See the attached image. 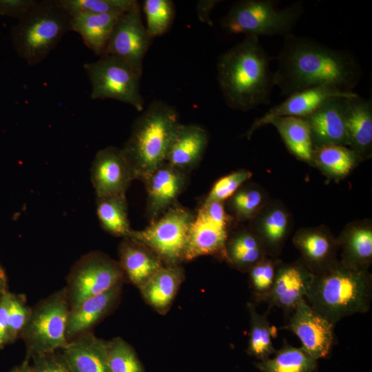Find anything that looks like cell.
Masks as SVG:
<instances>
[{
    "mask_svg": "<svg viewBox=\"0 0 372 372\" xmlns=\"http://www.w3.org/2000/svg\"><path fill=\"white\" fill-rule=\"evenodd\" d=\"M38 2L35 0H0V14L21 20L34 9Z\"/></svg>",
    "mask_w": 372,
    "mask_h": 372,
    "instance_id": "43",
    "label": "cell"
},
{
    "mask_svg": "<svg viewBox=\"0 0 372 372\" xmlns=\"http://www.w3.org/2000/svg\"><path fill=\"white\" fill-rule=\"evenodd\" d=\"M355 94L353 92H344L327 86L309 88L293 93L256 118L247 130L246 136L250 138L257 130L269 124L274 118L283 116L306 118L330 98H351Z\"/></svg>",
    "mask_w": 372,
    "mask_h": 372,
    "instance_id": "15",
    "label": "cell"
},
{
    "mask_svg": "<svg viewBox=\"0 0 372 372\" xmlns=\"http://www.w3.org/2000/svg\"><path fill=\"white\" fill-rule=\"evenodd\" d=\"M119 257L123 273L139 287L163 267V262L155 253L130 238H124Z\"/></svg>",
    "mask_w": 372,
    "mask_h": 372,
    "instance_id": "26",
    "label": "cell"
},
{
    "mask_svg": "<svg viewBox=\"0 0 372 372\" xmlns=\"http://www.w3.org/2000/svg\"><path fill=\"white\" fill-rule=\"evenodd\" d=\"M183 276L178 265L163 266L140 287L143 296L155 309H165L172 302Z\"/></svg>",
    "mask_w": 372,
    "mask_h": 372,
    "instance_id": "30",
    "label": "cell"
},
{
    "mask_svg": "<svg viewBox=\"0 0 372 372\" xmlns=\"http://www.w3.org/2000/svg\"><path fill=\"white\" fill-rule=\"evenodd\" d=\"M234 218L224 203L203 202L190 224L185 260L206 255L225 258L226 242Z\"/></svg>",
    "mask_w": 372,
    "mask_h": 372,
    "instance_id": "10",
    "label": "cell"
},
{
    "mask_svg": "<svg viewBox=\"0 0 372 372\" xmlns=\"http://www.w3.org/2000/svg\"><path fill=\"white\" fill-rule=\"evenodd\" d=\"M91 83L92 99H114L141 112L144 100L140 92L141 78L124 60L103 54L94 62L83 65Z\"/></svg>",
    "mask_w": 372,
    "mask_h": 372,
    "instance_id": "9",
    "label": "cell"
},
{
    "mask_svg": "<svg viewBox=\"0 0 372 372\" xmlns=\"http://www.w3.org/2000/svg\"><path fill=\"white\" fill-rule=\"evenodd\" d=\"M347 147L363 161L372 153L371 101L355 94L347 99L344 111Z\"/></svg>",
    "mask_w": 372,
    "mask_h": 372,
    "instance_id": "22",
    "label": "cell"
},
{
    "mask_svg": "<svg viewBox=\"0 0 372 372\" xmlns=\"http://www.w3.org/2000/svg\"><path fill=\"white\" fill-rule=\"evenodd\" d=\"M9 372H33V371L30 361L24 360L20 365L14 367Z\"/></svg>",
    "mask_w": 372,
    "mask_h": 372,
    "instance_id": "46",
    "label": "cell"
},
{
    "mask_svg": "<svg viewBox=\"0 0 372 372\" xmlns=\"http://www.w3.org/2000/svg\"><path fill=\"white\" fill-rule=\"evenodd\" d=\"M179 124L175 108L161 101L152 102L134 121L122 149L135 179L142 180L166 163L171 141Z\"/></svg>",
    "mask_w": 372,
    "mask_h": 372,
    "instance_id": "4",
    "label": "cell"
},
{
    "mask_svg": "<svg viewBox=\"0 0 372 372\" xmlns=\"http://www.w3.org/2000/svg\"><path fill=\"white\" fill-rule=\"evenodd\" d=\"M32 312L25 298L12 293L8 320L7 342H12L21 334Z\"/></svg>",
    "mask_w": 372,
    "mask_h": 372,
    "instance_id": "41",
    "label": "cell"
},
{
    "mask_svg": "<svg viewBox=\"0 0 372 372\" xmlns=\"http://www.w3.org/2000/svg\"><path fill=\"white\" fill-rule=\"evenodd\" d=\"M194 214L174 204L142 230H133L130 238L155 253L167 265L185 260L187 236Z\"/></svg>",
    "mask_w": 372,
    "mask_h": 372,
    "instance_id": "8",
    "label": "cell"
},
{
    "mask_svg": "<svg viewBox=\"0 0 372 372\" xmlns=\"http://www.w3.org/2000/svg\"><path fill=\"white\" fill-rule=\"evenodd\" d=\"M269 124L278 132L286 147L296 158L312 165L313 145L309 124L304 118L283 116Z\"/></svg>",
    "mask_w": 372,
    "mask_h": 372,
    "instance_id": "29",
    "label": "cell"
},
{
    "mask_svg": "<svg viewBox=\"0 0 372 372\" xmlns=\"http://www.w3.org/2000/svg\"><path fill=\"white\" fill-rule=\"evenodd\" d=\"M61 355L72 372H110L107 341L90 331L69 341Z\"/></svg>",
    "mask_w": 372,
    "mask_h": 372,
    "instance_id": "23",
    "label": "cell"
},
{
    "mask_svg": "<svg viewBox=\"0 0 372 372\" xmlns=\"http://www.w3.org/2000/svg\"><path fill=\"white\" fill-rule=\"evenodd\" d=\"M209 142L207 132L197 124H179L171 141L166 163L187 173L200 162Z\"/></svg>",
    "mask_w": 372,
    "mask_h": 372,
    "instance_id": "21",
    "label": "cell"
},
{
    "mask_svg": "<svg viewBox=\"0 0 372 372\" xmlns=\"http://www.w3.org/2000/svg\"><path fill=\"white\" fill-rule=\"evenodd\" d=\"M250 222V229L262 242L267 255L277 257L291 230L287 208L280 202L269 201Z\"/></svg>",
    "mask_w": 372,
    "mask_h": 372,
    "instance_id": "19",
    "label": "cell"
},
{
    "mask_svg": "<svg viewBox=\"0 0 372 372\" xmlns=\"http://www.w3.org/2000/svg\"><path fill=\"white\" fill-rule=\"evenodd\" d=\"M12 293L6 291L0 297V349L7 344L8 311Z\"/></svg>",
    "mask_w": 372,
    "mask_h": 372,
    "instance_id": "44",
    "label": "cell"
},
{
    "mask_svg": "<svg viewBox=\"0 0 372 372\" xmlns=\"http://www.w3.org/2000/svg\"><path fill=\"white\" fill-rule=\"evenodd\" d=\"M70 309L66 287L39 302L32 309L30 318L20 335L25 342V360L38 354L55 352L64 349L66 324Z\"/></svg>",
    "mask_w": 372,
    "mask_h": 372,
    "instance_id": "7",
    "label": "cell"
},
{
    "mask_svg": "<svg viewBox=\"0 0 372 372\" xmlns=\"http://www.w3.org/2000/svg\"><path fill=\"white\" fill-rule=\"evenodd\" d=\"M110 372H145L133 349L121 338L107 341Z\"/></svg>",
    "mask_w": 372,
    "mask_h": 372,
    "instance_id": "38",
    "label": "cell"
},
{
    "mask_svg": "<svg viewBox=\"0 0 372 372\" xmlns=\"http://www.w3.org/2000/svg\"><path fill=\"white\" fill-rule=\"evenodd\" d=\"M6 279L5 273L2 268L0 267V293L1 294L6 292Z\"/></svg>",
    "mask_w": 372,
    "mask_h": 372,
    "instance_id": "47",
    "label": "cell"
},
{
    "mask_svg": "<svg viewBox=\"0 0 372 372\" xmlns=\"http://www.w3.org/2000/svg\"><path fill=\"white\" fill-rule=\"evenodd\" d=\"M70 30V16L56 0L39 1L12 27V41L19 56L31 66L42 61Z\"/></svg>",
    "mask_w": 372,
    "mask_h": 372,
    "instance_id": "5",
    "label": "cell"
},
{
    "mask_svg": "<svg viewBox=\"0 0 372 372\" xmlns=\"http://www.w3.org/2000/svg\"><path fill=\"white\" fill-rule=\"evenodd\" d=\"M287 319L282 329L293 333L310 356L317 360L329 354L334 343L335 324L314 310L305 298L298 302Z\"/></svg>",
    "mask_w": 372,
    "mask_h": 372,
    "instance_id": "13",
    "label": "cell"
},
{
    "mask_svg": "<svg viewBox=\"0 0 372 372\" xmlns=\"http://www.w3.org/2000/svg\"><path fill=\"white\" fill-rule=\"evenodd\" d=\"M250 318V329L247 353L260 361L273 355L276 349L272 343L273 328L268 320V311L260 314L252 303L247 304Z\"/></svg>",
    "mask_w": 372,
    "mask_h": 372,
    "instance_id": "34",
    "label": "cell"
},
{
    "mask_svg": "<svg viewBox=\"0 0 372 372\" xmlns=\"http://www.w3.org/2000/svg\"><path fill=\"white\" fill-rule=\"evenodd\" d=\"M362 161L351 149L340 145L315 147L312 153V166L335 180L346 177Z\"/></svg>",
    "mask_w": 372,
    "mask_h": 372,
    "instance_id": "31",
    "label": "cell"
},
{
    "mask_svg": "<svg viewBox=\"0 0 372 372\" xmlns=\"http://www.w3.org/2000/svg\"><path fill=\"white\" fill-rule=\"evenodd\" d=\"M123 276L119 263L110 258L100 252L86 254L69 275L66 289L70 308L120 284Z\"/></svg>",
    "mask_w": 372,
    "mask_h": 372,
    "instance_id": "11",
    "label": "cell"
},
{
    "mask_svg": "<svg viewBox=\"0 0 372 372\" xmlns=\"http://www.w3.org/2000/svg\"><path fill=\"white\" fill-rule=\"evenodd\" d=\"M260 372H313L317 360L310 356L302 347L298 348L285 342L273 357L256 364Z\"/></svg>",
    "mask_w": 372,
    "mask_h": 372,
    "instance_id": "33",
    "label": "cell"
},
{
    "mask_svg": "<svg viewBox=\"0 0 372 372\" xmlns=\"http://www.w3.org/2000/svg\"><path fill=\"white\" fill-rule=\"evenodd\" d=\"M124 14V13H123ZM120 13H79L70 17L71 30L81 37L85 45L95 54H104Z\"/></svg>",
    "mask_w": 372,
    "mask_h": 372,
    "instance_id": "27",
    "label": "cell"
},
{
    "mask_svg": "<svg viewBox=\"0 0 372 372\" xmlns=\"http://www.w3.org/2000/svg\"><path fill=\"white\" fill-rule=\"evenodd\" d=\"M186 174L165 163L142 180L147 190V214L150 222L176 204L186 185Z\"/></svg>",
    "mask_w": 372,
    "mask_h": 372,
    "instance_id": "18",
    "label": "cell"
},
{
    "mask_svg": "<svg viewBox=\"0 0 372 372\" xmlns=\"http://www.w3.org/2000/svg\"><path fill=\"white\" fill-rule=\"evenodd\" d=\"M251 172L245 169L234 171L216 180L203 202H222L229 199L251 178Z\"/></svg>",
    "mask_w": 372,
    "mask_h": 372,
    "instance_id": "40",
    "label": "cell"
},
{
    "mask_svg": "<svg viewBox=\"0 0 372 372\" xmlns=\"http://www.w3.org/2000/svg\"><path fill=\"white\" fill-rule=\"evenodd\" d=\"M143 12L146 29L154 39L165 34L171 28L175 17L174 4L171 0H145Z\"/></svg>",
    "mask_w": 372,
    "mask_h": 372,
    "instance_id": "36",
    "label": "cell"
},
{
    "mask_svg": "<svg viewBox=\"0 0 372 372\" xmlns=\"http://www.w3.org/2000/svg\"><path fill=\"white\" fill-rule=\"evenodd\" d=\"M313 278V273L298 260L278 266L273 287L265 302L267 311L274 307L281 309L287 318L298 302L305 298Z\"/></svg>",
    "mask_w": 372,
    "mask_h": 372,
    "instance_id": "16",
    "label": "cell"
},
{
    "mask_svg": "<svg viewBox=\"0 0 372 372\" xmlns=\"http://www.w3.org/2000/svg\"><path fill=\"white\" fill-rule=\"evenodd\" d=\"M90 176L96 197L125 194L135 179L122 148L114 146L106 147L96 154Z\"/></svg>",
    "mask_w": 372,
    "mask_h": 372,
    "instance_id": "14",
    "label": "cell"
},
{
    "mask_svg": "<svg viewBox=\"0 0 372 372\" xmlns=\"http://www.w3.org/2000/svg\"><path fill=\"white\" fill-rule=\"evenodd\" d=\"M280 262L276 258L266 256L249 270V285L256 300L265 301Z\"/></svg>",
    "mask_w": 372,
    "mask_h": 372,
    "instance_id": "39",
    "label": "cell"
},
{
    "mask_svg": "<svg viewBox=\"0 0 372 372\" xmlns=\"http://www.w3.org/2000/svg\"><path fill=\"white\" fill-rule=\"evenodd\" d=\"M120 288L121 283L70 308L65 331L68 341L88 331L94 324L107 313L118 297Z\"/></svg>",
    "mask_w": 372,
    "mask_h": 372,
    "instance_id": "24",
    "label": "cell"
},
{
    "mask_svg": "<svg viewBox=\"0 0 372 372\" xmlns=\"http://www.w3.org/2000/svg\"><path fill=\"white\" fill-rule=\"evenodd\" d=\"M305 300L335 324L345 317L369 311L372 275L368 269L351 267L338 259L313 274Z\"/></svg>",
    "mask_w": 372,
    "mask_h": 372,
    "instance_id": "3",
    "label": "cell"
},
{
    "mask_svg": "<svg viewBox=\"0 0 372 372\" xmlns=\"http://www.w3.org/2000/svg\"><path fill=\"white\" fill-rule=\"evenodd\" d=\"M218 0H203L198 1L196 4V11L198 19L203 23L212 25L211 20V12L215 6L219 3Z\"/></svg>",
    "mask_w": 372,
    "mask_h": 372,
    "instance_id": "45",
    "label": "cell"
},
{
    "mask_svg": "<svg viewBox=\"0 0 372 372\" xmlns=\"http://www.w3.org/2000/svg\"><path fill=\"white\" fill-rule=\"evenodd\" d=\"M228 207L234 220L251 221L269 201L265 191L256 184H244L229 199Z\"/></svg>",
    "mask_w": 372,
    "mask_h": 372,
    "instance_id": "35",
    "label": "cell"
},
{
    "mask_svg": "<svg viewBox=\"0 0 372 372\" xmlns=\"http://www.w3.org/2000/svg\"><path fill=\"white\" fill-rule=\"evenodd\" d=\"M33 372H72L61 353L38 354L30 358Z\"/></svg>",
    "mask_w": 372,
    "mask_h": 372,
    "instance_id": "42",
    "label": "cell"
},
{
    "mask_svg": "<svg viewBox=\"0 0 372 372\" xmlns=\"http://www.w3.org/2000/svg\"><path fill=\"white\" fill-rule=\"evenodd\" d=\"M71 17L79 13H125L138 2L135 0H56Z\"/></svg>",
    "mask_w": 372,
    "mask_h": 372,
    "instance_id": "37",
    "label": "cell"
},
{
    "mask_svg": "<svg viewBox=\"0 0 372 372\" xmlns=\"http://www.w3.org/2000/svg\"><path fill=\"white\" fill-rule=\"evenodd\" d=\"M96 214L101 227L107 232L123 238L129 236L132 229L125 194L96 197Z\"/></svg>",
    "mask_w": 372,
    "mask_h": 372,
    "instance_id": "32",
    "label": "cell"
},
{
    "mask_svg": "<svg viewBox=\"0 0 372 372\" xmlns=\"http://www.w3.org/2000/svg\"><path fill=\"white\" fill-rule=\"evenodd\" d=\"M347 99L330 98L304 118L310 126L313 147L327 145L347 147L344 121Z\"/></svg>",
    "mask_w": 372,
    "mask_h": 372,
    "instance_id": "20",
    "label": "cell"
},
{
    "mask_svg": "<svg viewBox=\"0 0 372 372\" xmlns=\"http://www.w3.org/2000/svg\"><path fill=\"white\" fill-rule=\"evenodd\" d=\"M340 260L358 269L372 263V225L369 220L349 223L337 237Z\"/></svg>",
    "mask_w": 372,
    "mask_h": 372,
    "instance_id": "25",
    "label": "cell"
},
{
    "mask_svg": "<svg viewBox=\"0 0 372 372\" xmlns=\"http://www.w3.org/2000/svg\"><path fill=\"white\" fill-rule=\"evenodd\" d=\"M293 243L300 254V261L313 274L338 260L337 237L325 226L299 229L293 237Z\"/></svg>",
    "mask_w": 372,
    "mask_h": 372,
    "instance_id": "17",
    "label": "cell"
},
{
    "mask_svg": "<svg viewBox=\"0 0 372 372\" xmlns=\"http://www.w3.org/2000/svg\"><path fill=\"white\" fill-rule=\"evenodd\" d=\"M269 63L259 38L253 36H245L220 56L217 79L230 108L247 112L270 103L275 85Z\"/></svg>",
    "mask_w": 372,
    "mask_h": 372,
    "instance_id": "2",
    "label": "cell"
},
{
    "mask_svg": "<svg viewBox=\"0 0 372 372\" xmlns=\"http://www.w3.org/2000/svg\"><path fill=\"white\" fill-rule=\"evenodd\" d=\"M152 40L143 23L141 6L138 1L117 21L104 54L120 57L126 61L141 78L143 74V59Z\"/></svg>",
    "mask_w": 372,
    "mask_h": 372,
    "instance_id": "12",
    "label": "cell"
},
{
    "mask_svg": "<svg viewBox=\"0 0 372 372\" xmlns=\"http://www.w3.org/2000/svg\"><path fill=\"white\" fill-rule=\"evenodd\" d=\"M266 256L262 242L250 228L240 229L229 234L225 245V258L236 269L248 272Z\"/></svg>",
    "mask_w": 372,
    "mask_h": 372,
    "instance_id": "28",
    "label": "cell"
},
{
    "mask_svg": "<svg viewBox=\"0 0 372 372\" xmlns=\"http://www.w3.org/2000/svg\"><path fill=\"white\" fill-rule=\"evenodd\" d=\"M276 59L274 85L282 96L320 86L353 92L362 77L360 65L351 52L292 33L284 37Z\"/></svg>",
    "mask_w": 372,
    "mask_h": 372,
    "instance_id": "1",
    "label": "cell"
},
{
    "mask_svg": "<svg viewBox=\"0 0 372 372\" xmlns=\"http://www.w3.org/2000/svg\"><path fill=\"white\" fill-rule=\"evenodd\" d=\"M275 0H240L222 19L221 25L232 34L245 36H285L304 13L302 2L280 9Z\"/></svg>",
    "mask_w": 372,
    "mask_h": 372,
    "instance_id": "6",
    "label": "cell"
}]
</instances>
